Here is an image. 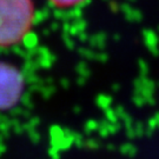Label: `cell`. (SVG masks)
Listing matches in <instances>:
<instances>
[{"label":"cell","instance_id":"obj_1","mask_svg":"<svg viewBox=\"0 0 159 159\" xmlns=\"http://www.w3.org/2000/svg\"><path fill=\"white\" fill-rule=\"evenodd\" d=\"M33 19L32 0H0V48L20 44L30 33Z\"/></svg>","mask_w":159,"mask_h":159},{"label":"cell","instance_id":"obj_2","mask_svg":"<svg viewBox=\"0 0 159 159\" xmlns=\"http://www.w3.org/2000/svg\"><path fill=\"white\" fill-rule=\"evenodd\" d=\"M26 91L23 71L14 64L0 60V112L16 108Z\"/></svg>","mask_w":159,"mask_h":159},{"label":"cell","instance_id":"obj_3","mask_svg":"<svg viewBox=\"0 0 159 159\" xmlns=\"http://www.w3.org/2000/svg\"><path fill=\"white\" fill-rule=\"evenodd\" d=\"M52 4L57 7H73V6L80 5L85 0H50Z\"/></svg>","mask_w":159,"mask_h":159}]
</instances>
